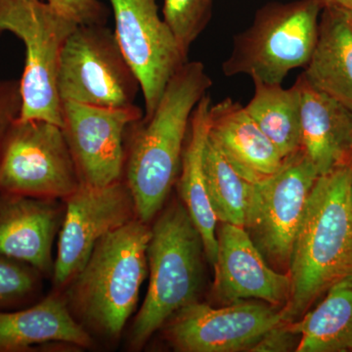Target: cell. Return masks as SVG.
I'll return each mask as SVG.
<instances>
[{"mask_svg": "<svg viewBox=\"0 0 352 352\" xmlns=\"http://www.w3.org/2000/svg\"><path fill=\"white\" fill-rule=\"evenodd\" d=\"M340 283L346 285V286L351 287L352 288V268L349 270V272L347 273L346 277L344 279L340 280Z\"/></svg>", "mask_w": 352, "mask_h": 352, "instance_id": "obj_30", "label": "cell"}, {"mask_svg": "<svg viewBox=\"0 0 352 352\" xmlns=\"http://www.w3.org/2000/svg\"><path fill=\"white\" fill-rule=\"evenodd\" d=\"M57 344L83 349L94 346L62 294H51L27 308L0 311V352L36 351Z\"/></svg>", "mask_w": 352, "mask_h": 352, "instance_id": "obj_17", "label": "cell"}, {"mask_svg": "<svg viewBox=\"0 0 352 352\" xmlns=\"http://www.w3.org/2000/svg\"><path fill=\"white\" fill-rule=\"evenodd\" d=\"M254 83V96L245 106L247 112L284 159L300 151L302 122L298 83L291 88H284L280 83Z\"/></svg>", "mask_w": 352, "mask_h": 352, "instance_id": "obj_22", "label": "cell"}, {"mask_svg": "<svg viewBox=\"0 0 352 352\" xmlns=\"http://www.w3.org/2000/svg\"><path fill=\"white\" fill-rule=\"evenodd\" d=\"M151 234L138 217L107 234L67 285L69 310L90 336L117 340L122 335L147 277Z\"/></svg>", "mask_w": 352, "mask_h": 352, "instance_id": "obj_3", "label": "cell"}, {"mask_svg": "<svg viewBox=\"0 0 352 352\" xmlns=\"http://www.w3.org/2000/svg\"><path fill=\"white\" fill-rule=\"evenodd\" d=\"M316 1L320 4L322 10L332 8L352 12V0H316Z\"/></svg>", "mask_w": 352, "mask_h": 352, "instance_id": "obj_29", "label": "cell"}, {"mask_svg": "<svg viewBox=\"0 0 352 352\" xmlns=\"http://www.w3.org/2000/svg\"><path fill=\"white\" fill-rule=\"evenodd\" d=\"M41 278L29 264L0 256V311L29 305L41 291Z\"/></svg>", "mask_w": 352, "mask_h": 352, "instance_id": "obj_25", "label": "cell"}, {"mask_svg": "<svg viewBox=\"0 0 352 352\" xmlns=\"http://www.w3.org/2000/svg\"><path fill=\"white\" fill-rule=\"evenodd\" d=\"M204 171L217 221L245 227L252 184L236 173L208 138L204 152Z\"/></svg>", "mask_w": 352, "mask_h": 352, "instance_id": "obj_23", "label": "cell"}, {"mask_svg": "<svg viewBox=\"0 0 352 352\" xmlns=\"http://www.w3.org/2000/svg\"><path fill=\"white\" fill-rule=\"evenodd\" d=\"M64 212V201L0 193V256L29 264L43 277H52L53 243Z\"/></svg>", "mask_w": 352, "mask_h": 352, "instance_id": "obj_15", "label": "cell"}, {"mask_svg": "<svg viewBox=\"0 0 352 352\" xmlns=\"http://www.w3.org/2000/svg\"><path fill=\"white\" fill-rule=\"evenodd\" d=\"M78 25L44 0H0V36L10 32L25 45L20 120H46L62 127L58 69L64 44Z\"/></svg>", "mask_w": 352, "mask_h": 352, "instance_id": "obj_6", "label": "cell"}, {"mask_svg": "<svg viewBox=\"0 0 352 352\" xmlns=\"http://www.w3.org/2000/svg\"><path fill=\"white\" fill-rule=\"evenodd\" d=\"M302 76L352 110V24L344 11L322 10L316 44Z\"/></svg>", "mask_w": 352, "mask_h": 352, "instance_id": "obj_20", "label": "cell"}, {"mask_svg": "<svg viewBox=\"0 0 352 352\" xmlns=\"http://www.w3.org/2000/svg\"><path fill=\"white\" fill-rule=\"evenodd\" d=\"M351 166H352V155H351Z\"/></svg>", "mask_w": 352, "mask_h": 352, "instance_id": "obj_33", "label": "cell"}, {"mask_svg": "<svg viewBox=\"0 0 352 352\" xmlns=\"http://www.w3.org/2000/svg\"><path fill=\"white\" fill-rule=\"evenodd\" d=\"M212 8L214 0H164V23L187 58L192 44L212 20Z\"/></svg>", "mask_w": 352, "mask_h": 352, "instance_id": "obj_24", "label": "cell"}, {"mask_svg": "<svg viewBox=\"0 0 352 352\" xmlns=\"http://www.w3.org/2000/svg\"><path fill=\"white\" fill-rule=\"evenodd\" d=\"M151 230L149 286L129 331L132 351L142 349L178 310L198 302L203 283V241L182 201L162 210Z\"/></svg>", "mask_w": 352, "mask_h": 352, "instance_id": "obj_4", "label": "cell"}, {"mask_svg": "<svg viewBox=\"0 0 352 352\" xmlns=\"http://www.w3.org/2000/svg\"><path fill=\"white\" fill-rule=\"evenodd\" d=\"M321 12L316 0L264 4L252 25L234 36L232 50L222 64L224 76L282 85L289 72L309 62Z\"/></svg>", "mask_w": 352, "mask_h": 352, "instance_id": "obj_5", "label": "cell"}, {"mask_svg": "<svg viewBox=\"0 0 352 352\" xmlns=\"http://www.w3.org/2000/svg\"><path fill=\"white\" fill-rule=\"evenodd\" d=\"M80 185L62 127L18 118L0 155V193L64 201Z\"/></svg>", "mask_w": 352, "mask_h": 352, "instance_id": "obj_8", "label": "cell"}, {"mask_svg": "<svg viewBox=\"0 0 352 352\" xmlns=\"http://www.w3.org/2000/svg\"><path fill=\"white\" fill-rule=\"evenodd\" d=\"M22 108L20 82L13 78L0 80V155L9 129L20 117Z\"/></svg>", "mask_w": 352, "mask_h": 352, "instance_id": "obj_27", "label": "cell"}, {"mask_svg": "<svg viewBox=\"0 0 352 352\" xmlns=\"http://www.w3.org/2000/svg\"><path fill=\"white\" fill-rule=\"evenodd\" d=\"M302 150L263 182L252 184L245 229L274 270H288L294 242L318 178Z\"/></svg>", "mask_w": 352, "mask_h": 352, "instance_id": "obj_9", "label": "cell"}, {"mask_svg": "<svg viewBox=\"0 0 352 352\" xmlns=\"http://www.w3.org/2000/svg\"><path fill=\"white\" fill-rule=\"evenodd\" d=\"M281 321V308L258 300L219 308L195 302L178 310L162 329L176 351H250Z\"/></svg>", "mask_w": 352, "mask_h": 352, "instance_id": "obj_12", "label": "cell"}, {"mask_svg": "<svg viewBox=\"0 0 352 352\" xmlns=\"http://www.w3.org/2000/svg\"><path fill=\"white\" fill-rule=\"evenodd\" d=\"M143 116L135 104L105 108L62 102V129L82 184L106 186L124 178L127 127Z\"/></svg>", "mask_w": 352, "mask_h": 352, "instance_id": "obj_13", "label": "cell"}, {"mask_svg": "<svg viewBox=\"0 0 352 352\" xmlns=\"http://www.w3.org/2000/svg\"><path fill=\"white\" fill-rule=\"evenodd\" d=\"M351 208H352V185H351Z\"/></svg>", "mask_w": 352, "mask_h": 352, "instance_id": "obj_32", "label": "cell"}, {"mask_svg": "<svg viewBox=\"0 0 352 352\" xmlns=\"http://www.w3.org/2000/svg\"><path fill=\"white\" fill-rule=\"evenodd\" d=\"M212 85L205 65L188 61L170 78L151 117L127 127L122 179L146 223L163 210L177 182L192 113Z\"/></svg>", "mask_w": 352, "mask_h": 352, "instance_id": "obj_1", "label": "cell"}, {"mask_svg": "<svg viewBox=\"0 0 352 352\" xmlns=\"http://www.w3.org/2000/svg\"><path fill=\"white\" fill-rule=\"evenodd\" d=\"M80 25H106L109 10L99 0H44Z\"/></svg>", "mask_w": 352, "mask_h": 352, "instance_id": "obj_26", "label": "cell"}, {"mask_svg": "<svg viewBox=\"0 0 352 352\" xmlns=\"http://www.w3.org/2000/svg\"><path fill=\"white\" fill-rule=\"evenodd\" d=\"M217 237L215 300L222 305L252 300L284 307L291 293L288 272L266 261L245 227L221 223Z\"/></svg>", "mask_w": 352, "mask_h": 352, "instance_id": "obj_14", "label": "cell"}, {"mask_svg": "<svg viewBox=\"0 0 352 352\" xmlns=\"http://www.w3.org/2000/svg\"><path fill=\"white\" fill-rule=\"evenodd\" d=\"M300 336L294 332L288 321H281L270 329L252 347V352H289L298 351Z\"/></svg>", "mask_w": 352, "mask_h": 352, "instance_id": "obj_28", "label": "cell"}, {"mask_svg": "<svg viewBox=\"0 0 352 352\" xmlns=\"http://www.w3.org/2000/svg\"><path fill=\"white\" fill-rule=\"evenodd\" d=\"M57 88L62 102L105 108L131 107L141 91L106 25H78L72 32L60 57Z\"/></svg>", "mask_w": 352, "mask_h": 352, "instance_id": "obj_7", "label": "cell"}, {"mask_svg": "<svg viewBox=\"0 0 352 352\" xmlns=\"http://www.w3.org/2000/svg\"><path fill=\"white\" fill-rule=\"evenodd\" d=\"M352 166L319 175L296 232L288 268L284 321L298 320L352 268Z\"/></svg>", "mask_w": 352, "mask_h": 352, "instance_id": "obj_2", "label": "cell"}, {"mask_svg": "<svg viewBox=\"0 0 352 352\" xmlns=\"http://www.w3.org/2000/svg\"><path fill=\"white\" fill-rule=\"evenodd\" d=\"M210 95H205L192 113L177 182L182 204L200 233L206 258L214 268L217 256L219 221L208 198L204 171V152L210 129Z\"/></svg>", "mask_w": 352, "mask_h": 352, "instance_id": "obj_19", "label": "cell"}, {"mask_svg": "<svg viewBox=\"0 0 352 352\" xmlns=\"http://www.w3.org/2000/svg\"><path fill=\"white\" fill-rule=\"evenodd\" d=\"M289 325L300 336L298 352L352 351L351 287L333 285L314 310Z\"/></svg>", "mask_w": 352, "mask_h": 352, "instance_id": "obj_21", "label": "cell"}, {"mask_svg": "<svg viewBox=\"0 0 352 352\" xmlns=\"http://www.w3.org/2000/svg\"><path fill=\"white\" fill-rule=\"evenodd\" d=\"M64 204L51 277L57 291L66 288L80 272L102 238L138 217L133 197L124 179L106 186L82 184Z\"/></svg>", "mask_w": 352, "mask_h": 352, "instance_id": "obj_10", "label": "cell"}, {"mask_svg": "<svg viewBox=\"0 0 352 352\" xmlns=\"http://www.w3.org/2000/svg\"><path fill=\"white\" fill-rule=\"evenodd\" d=\"M115 34L140 83L144 119L156 110L170 78L189 61L159 15L156 0H110Z\"/></svg>", "mask_w": 352, "mask_h": 352, "instance_id": "obj_11", "label": "cell"}, {"mask_svg": "<svg viewBox=\"0 0 352 352\" xmlns=\"http://www.w3.org/2000/svg\"><path fill=\"white\" fill-rule=\"evenodd\" d=\"M344 12L346 14L347 19H349V22L352 24V12H351V11H344Z\"/></svg>", "mask_w": 352, "mask_h": 352, "instance_id": "obj_31", "label": "cell"}, {"mask_svg": "<svg viewBox=\"0 0 352 352\" xmlns=\"http://www.w3.org/2000/svg\"><path fill=\"white\" fill-rule=\"evenodd\" d=\"M296 82L300 91L303 154L319 175L351 164V109L311 87L302 75Z\"/></svg>", "mask_w": 352, "mask_h": 352, "instance_id": "obj_18", "label": "cell"}, {"mask_svg": "<svg viewBox=\"0 0 352 352\" xmlns=\"http://www.w3.org/2000/svg\"><path fill=\"white\" fill-rule=\"evenodd\" d=\"M208 140L245 182H263L283 164L284 157L259 129L245 106L230 97L210 108Z\"/></svg>", "mask_w": 352, "mask_h": 352, "instance_id": "obj_16", "label": "cell"}]
</instances>
